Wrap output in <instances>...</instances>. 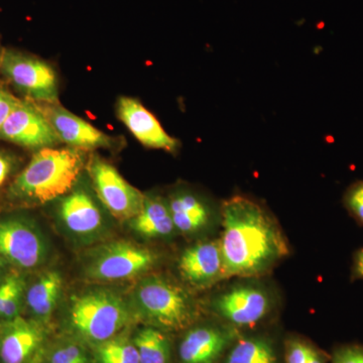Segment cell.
I'll use <instances>...</instances> for the list:
<instances>
[{
    "label": "cell",
    "mask_w": 363,
    "mask_h": 363,
    "mask_svg": "<svg viewBox=\"0 0 363 363\" xmlns=\"http://www.w3.org/2000/svg\"><path fill=\"white\" fill-rule=\"evenodd\" d=\"M220 228L228 279L264 278L290 255L276 217L250 196L235 194L221 203Z\"/></svg>",
    "instance_id": "6da1fadb"
},
{
    "label": "cell",
    "mask_w": 363,
    "mask_h": 363,
    "mask_svg": "<svg viewBox=\"0 0 363 363\" xmlns=\"http://www.w3.org/2000/svg\"><path fill=\"white\" fill-rule=\"evenodd\" d=\"M84 168L81 150L45 147L33 155L9 188L13 201L45 204L68 194Z\"/></svg>",
    "instance_id": "7a4b0ae2"
},
{
    "label": "cell",
    "mask_w": 363,
    "mask_h": 363,
    "mask_svg": "<svg viewBox=\"0 0 363 363\" xmlns=\"http://www.w3.org/2000/svg\"><path fill=\"white\" fill-rule=\"evenodd\" d=\"M231 279L208 302L216 320L241 332L266 323L278 311L281 298L267 277Z\"/></svg>",
    "instance_id": "3957f363"
},
{
    "label": "cell",
    "mask_w": 363,
    "mask_h": 363,
    "mask_svg": "<svg viewBox=\"0 0 363 363\" xmlns=\"http://www.w3.org/2000/svg\"><path fill=\"white\" fill-rule=\"evenodd\" d=\"M135 301L140 316L164 332L186 330L199 317L194 296L167 277L143 279L135 289Z\"/></svg>",
    "instance_id": "277c9868"
},
{
    "label": "cell",
    "mask_w": 363,
    "mask_h": 363,
    "mask_svg": "<svg viewBox=\"0 0 363 363\" xmlns=\"http://www.w3.org/2000/svg\"><path fill=\"white\" fill-rule=\"evenodd\" d=\"M133 319L128 305L117 294L93 290L74 298L69 321L81 337L101 344L116 337Z\"/></svg>",
    "instance_id": "5b68a950"
},
{
    "label": "cell",
    "mask_w": 363,
    "mask_h": 363,
    "mask_svg": "<svg viewBox=\"0 0 363 363\" xmlns=\"http://www.w3.org/2000/svg\"><path fill=\"white\" fill-rule=\"evenodd\" d=\"M159 255L150 248L130 241H116L98 248L91 257L85 274L96 281H124L154 269Z\"/></svg>",
    "instance_id": "8992f818"
},
{
    "label": "cell",
    "mask_w": 363,
    "mask_h": 363,
    "mask_svg": "<svg viewBox=\"0 0 363 363\" xmlns=\"http://www.w3.org/2000/svg\"><path fill=\"white\" fill-rule=\"evenodd\" d=\"M44 236L32 221L23 217L0 218V255L11 267L33 271L47 259Z\"/></svg>",
    "instance_id": "52a82bcc"
},
{
    "label": "cell",
    "mask_w": 363,
    "mask_h": 363,
    "mask_svg": "<svg viewBox=\"0 0 363 363\" xmlns=\"http://www.w3.org/2000/svg\"><path fill=\"white\" fill-rule=\"evenodd\" d=\"M0 71L14 87L28 97L45 104H58L56 72L42 60L18 52L6 51L0 57Z\"/></svg>",
    "instance_id": "ba28073f"
},
{
    "label": "cell",
    "mask_w": 363,
    "mask_h": 363,
    "mask_svg": "<svg viewBox=\"0 0 363 363\" xmlns=\"http://www.w3.org/2000/svg\"><path fill=\"white\" fill-rule=\"evenodd\" d=\"M88 171L98 198L112 216L126 221L140 213L145 196L130 185L112 164L94 156L90 160Z\"/></svg>",
    "instance_id": "9c48e42d"
},
{
    "label": "cell",
    "mask_w": 363,
    "mask_h": 363,
    "mask_svg": "<svg viewBox=\"0 0 363 363\" xmlns=\"http://www.w3.org/2000/svg\"><path fill=\"white\" fill-rule=\"evenodd\" d=\"M177 267L183 281L197 290L228 279L219 238H205L185 248Z\"/></svg>",
    "instance_id": "30bf717a"
},
{
    "label": "cell",
    "mask_w": 363,
    "mask_h": 363,
    "mask_svg": "<svg viewBox=\"0 0 363 363\" xmlns=\"http://www.w3.org/2000/svg\"><path fill=\"white\" fill-rule=\"evenodd\" d=\"M240 334L218 320L189 327L179 344V359L181 363H218Z\"/></svg>",
    "instance_id": "8fae6325"
},
{
    "label": "cell",
    "mask_w": 363,
    "mask_h": 363,
    "mask_svg": "<svg viewBox=\"0 0 363 363\" xmlns=\"http://www.w3.org/2000/svg\"><path fill=\"white\" fill-rule=\"evenodd\" d=\"M0 138L38 150L62 143L44 112L21 101L2 125Z\"/></svg>",
    "instance_id": "7c38bea8"
},
{
    "label": "cell",
    "mask_w": 363,
    "mask_h": 363,
    "mask_svg": "<svg viewBox=\"0 0 363 363\" xmlns=\"http://www.w3.org/2000/svg\"><path fill=\"white\" fill-rule=\"evenodd\" d=\"M167 202L177 233L196 236L221 227V204L215 206L193 191L179 189Z\"/></svg>",
    "instance_id": "4fadbf2b"
},
{
    "label": "cell",
    "mask_w": 363,
    "mask_h": 363,
    "mask_svg": "<svg viewBox=\"0 0 363 363\" xmlns=\"http://www.w3.org/2000/svg\"><path fill=\"white\" fill-rule=\"evenodd\" d=\"M40 322L21 316L0 324V363H33L44 347Z\"/></svg>",
    "instance_id": "5bb4252c"
},
{
    "label": "cell",
    "mask_w": 363,
    "mask_h": 363,
    "mask_svg": "<svg viewBox=\"0 0 363 363\" xmlns=\"http://www.w3.org/2000/svg\"><path fill=\"white\" fill-rule=\"evenodd\" d=\"M116 111L121 123L145 147L171 154H175L180 147V142L167 133L157 117L135 98H119Z\"/></svg>",
    "instance_id": "9a60e30c"
},
{
    "label": "cell",
    "mask_w": 363,
    "mask_h": 363,
    "mask_svg": "<svg viewBox=\"0 0 363 363\" xmlns=\"http://www.w3.org/2000/svg\"><path fill=\"white\" fill-rule=\"evenodd\" d=\"M42 111L56 131L60 140L72 149L83 152L108 149L113 145V140L111 136L60 106L58 104H48Z\"/></svg>",
    "instance_id": "2e32d148"
},
{
    "label": "cell",
    "mask_w": 363,
    "mask_h": 363,
    "mask_svg": "<svg viewBox=\"0 0 363 363\" xmlns=\"http://www.w3.org/2000/svg\"><path fill=\"white\" fill-rule=\"evenodd\" d=\"M60 217L71 233L89 235L102 227V214L93 198L77 189L62 200Z\"/></svg>",
    "instance_id": "e0dca14e"
},
{
    "label": "cell",
    "mask_w": 363,
    "mask_h": 363,
    "mask_svg": "<svg viewBox=\"0 0 363 363\" xmlns=\"http://www.w3.org/2000/svg\"><path fill=\"white\" fill-rule=\"evenodd\" d=\"M61 274L58 272H45L30 286H26L25 306L33 319L45 323L50 320L61 295Z\"/></svg>",
    "instance_id": "ac0fdd59"
},
{
    "label": "cell",
    "mask_w": 363,
    "mask_h": 363,
    "mask_svg": "<svg viewBox=\"0 0 363 363\" xmlns=\"http://www.w3.org/2000/svg\"><path fill=\"white\" fill-rule=\"evenodd\" d=\"M130 221L136 233L147 238H169L177 231L168 202L157 196H145L143 209Z\"/></svg>",
    "instance_id": "d6986e66"
},
{
    "label": "cell",
    "mask_w": 363,
    "mask_h": 363,
    "mask_svg": "<svg viewBox=\"0 0 363 363\" xmlns=\"http://www.w3.org/2000/svg\"><path fill=\"white\" fill-rule=\"evenodd\" d=\"M224 357V363H279L278 352L272 339L259 334H240Z\"/></svg>",
    "instance_id": "ffe728a7"
},
{
    "label": "cell",
    "mask_w": 363,
    "mask_h": 363,
    "mask_svg": "<svg viewBox=\"0 0 363 363\" xmlns=\"http://www.w3.org/2000/svg\"><path fill=\"white\" fill-rule=\"evenodd\" d=\"M135 343L140 363H169L171 343L166 332L156 327H147L138 332Z\"/></svg>",
    "instance_id": "44dd1931"
},
{
    "label": "cell",
    "mask_w": 363,
    "mask_h": 363,
    "mask_svg": "<svg viewBox=\"0 0 363 363\" xmlns=\"http://www.w3.org/2000/svg\"><path fill=\"white\" fill-rule=\"evenodd\" d=\"M98 350L108 353L123 363H140L135 343L124 339H114L99 344Z\"/></svg>",
    "instance_id": "7402d4cb"
},
{
    "label": "cell",
    "mask_w": 363,
    "mask_h": 363,
    "mask_svg": "<svg viewBox=\"0 0 363 363\" xmlns=\"http://www.w3.org/2000/svg\"><path fill=\"white\" fill-rule=\"evenodd\" d=\"M342 201L350 216L363 226V180L351 184L344 193Z\"/></svg>",
    "instance_id": "603a6c76"
},
{
    "label": "cell",
    "mask_w": 363,
    "mask_h": 363,
    "mask_svg": "<svg viewBox=\"0 0 363 363\" xmlns=\"http://www.w3.org/2000/svg\"><path fill=\"white\" fill-rule=\"evenodd\" d=\"M313 348L314 346L302 339H288L285 344L286 363H307Z\"/></svg>",
    "instance_id": "cb8c5ba5"
},
{
    "label": "cell",
    "mask_w": 363,
    "mask_h": 363,
    "mask_svg": "<svg viewBox=\"0 0 363 363\" xmlns=\"http://www.w3.org/2000/svg\"><path fill=\"white\" fill-rule=\"evenodd\" d=\"M331 363H363V345L345 344L334 350L330 357Z\"/></svg>",
    "instance_id": "d4e9b609"
},
{
    "label": "cell",
    "mask_w": 363,
    "mask_h": 363,
    "mask_svg": "<svg viewBox=\"0 0 363 363\" xmlns=\"http://www.w3.org/2000/svg\"><path fill=\"white\" fill-rule=\"evenodd\" d=\"M50 360L57 363H88L83 350L73 344L55 351Z\"/></svg>",
    "instance_id": "484cf974"
},
{
    "label": "cell",
    "mask_w": 363,
    "mask_h": 363,
    "mask_svg": "<svg viewBox=\"0 0 363 363\" xmlns=\"http://www.w3.org/2000/svg\"><path fill=\"white\" fill-rule=\"evenodd\" d=\"M20 104L16 98L7 93L6 91L0 89V130L11 112Z\"/></svg>",
    "instance_id": "4316f807"
},
{
    "label": "cell",
    "mask_w": 363,
    "mask_h": 363,
    "mask_svg": "<svg viewBox=\"0 0 363 363\" xmlns=\"http://www.w3.org/2000/svg\"><path fill=\"white\" fill-rule=\"evenodd\" d=\"M16 161L11 155L0 152V189L9 181L16 169Z\"/></svg>",
    "instance_id": "83f0119b"
},
{
    "label": "cell",
    "mask_w": 363,
    "mask_h": 363,
    "mask_svg": "<svg viewBox=\"0 0 363 363\" xmlns=\"http://www.w3.org/2000/svg\"><path fill=\"white\" fill-rule=\"evenodd\" d=\"M14 274H16V271L11 272L4 281H0V321H1V315L4 306H6L7 296H9L11 285H13Z\"/></svg>",
    "instance_id": "f1b7e54d"
},
{
    "label": "cell",
    "mask_w": 363,
    "mask_h": 363,
    "mask_svg": "<svg viewBox=\"0 0 363 363\" xmlns=\"http://www.w3.org/2000/svg\"><path fill=\"white\" fill-rule=\"evenodd\" d=\"M363 279V247L355 252L351 267V281Z\"/></svg>",
    "instance_id": "f546056e"
},
{
    "label": "cell",
    "mask_w": 363,
    "mask_h": 363,
    "mask_svg": "<svg viewBox=\"0 0 363 363\" xmlns=\"http://www.w3.org/2000/svg\"><path fill=\"white\" fill-rule=\"evenodd\" d=\"M330 357L326 352L314 346L307 363H328Z\"/></svg>",
    "instance_id": "4dcf8cb0"
},
{
    "label": "cell",
    "mask_w": 363,
    "mask_h": 363,
    "mask_svg": "<svg viewBox=\"0 0 363 363\" xmlns=\"http://www.w3.org/2000/svg\"><path fill=\"white\" fill-rule=\"evenodd\" d=\"M13 271V267L9 264L6 259L0 255V281H4V279Z\"/></svg>",
    "instance_id": "1f68e13d"
},
{
    "label": "cell",
    "mask_w": 363,
    "mask_h": 363,
    "mask_svg": "<svg viewBox=\"0 0 363 363\" xmlns=\"http://www.w3.org/2000/svg\"><path fill=\"white\" fill-rule=\"evenodd\" d=\"M98 358H99L100 363H123L121 360L117 359L116 357H112L108 353L100 350H98Z\"/></svg>",
    "instance_id": "d6a6232c"
},
{
    "label": "cell",
    "mask_w": 363,
    "mask_h": 363,
    "mask_svg": "<svg viewBox=\"0 0 363 363\" xmlns=\"http://www.w3.org/2000/svg\"><path fill=\"white\" fill-rule=\"evenodd\" d=\"M49 363H57V362H52V360H50Z\"/></svg>",
    "instance_id": "836d02e7"
}]
</instances>
